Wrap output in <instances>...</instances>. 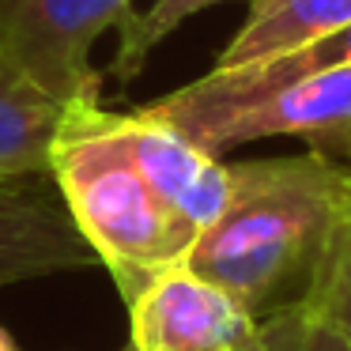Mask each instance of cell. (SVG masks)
Wrapping results in <instances>:
<instances>
[{"label": "cell", "mask_w": 351, "mask_h": 351, "mask_svg": "<svg viewBox=\"0 0 351 351\" xmlns=\"http://www.w3.org/2000/svg\"><path fill=\"white\" fill-rule=\"evenodd\" d=\"M310 306H321V310L351 336V204H348V215H343L340 238H336L325 287H321V295L313 298Z\"/></svg>", "instance_id": "cell-12"}, {"label": "cell", "mask_w": 351, "mask_h": 351, "mask_svg": "<svg viewBox=\"0 0 351 351\" xmlns=\"http://www.w3.org/2000/svg\"><path fill=\"white\" fill-rule=\"evenodd\" d=\"M132 12V0H0V46L57 102H99L91 49Z\"/></svg>", "instance_id": "cell-3"}, {"label": "cell", "mask_w": 351, "mask_h": 351, "mask_svg": "<svg viewBox=\"0 0 351 351\" xmlns=\"http://www.w3.org/2000/svg\"><path fill=\"white\" fill-rule=\"evenodd\" d=\"M167 125L212 155H227L242 144L268 136H298L313 144V140L351 129V64L283 84L234 106L170 117Z\"/></svg>", "instance_id": "cell-4"}, {"label": "cell", "mask_w": 351, "mask_h": 351, "mask_svg": "<svg viewBox=\"0 0 351 351\" xmlns=\"http://www.w3.org/2000/svg\"><path fill=\"white\" fill-rule=\"evenodd\" d=\"M125 306L132 351H238L261 328L227 287L189 265L159 272Z\"/></svg>", "instance_id": "cell-5"}, {"label": "cell", "mask_w": 351, "mask_h": 351, "mask_svg": "<svg viewBox=\"0 0 351 351\" xmlns=\"http://www.w3.org/2000/svg\"><path fill=\"white\" fill-rule=\"evenodd\" d=\"M348 64H351V23L295 49V53L268 57V61H253V64H234V69H212L208 76L193 80V84L178 87V91L162 95V99L147 102L140 110H147L159 121H170V117L200 114V110L234 106V102L268 95L283 84L321 76V72H332V69H348Z\"/></svg>", "instance_id": "cell-7"}, {"label": "cell", "mask_w": 351, "mask_h": 351, "mask_svg": "<svg viewBox=\"0 0 351 351\" xmlns=\"http://www.w3.org/2000/svg\"><path fill=\"white\" fill-rule=\"evenodd\" d=\"M351 23V0H253L250 19L227 42L215 69L283 57Z\"/></svg>", "instance_id": "cell-9"}, {"label": "cell", "mask_w": 351, "mask_h": 351, "mask_svg": "<svg viewBox=\"0 0 351 351\" xmlns=\"http://www.w3.org/2000/svg\"><path fill=\"white\" fill-rule=\"evenodd\" d=\"M121 351H132V348H121ZM238 351H272V348H268L265 332H261V328H257V336H253V340L245 343V348H238Z\"/></svg>", "instance_id": "cell-14"}, {"label": "cell", "mask_w": 351, "mask_h": 351, "mask_svg": "<svg viewBox=\"0 0 351 351\" xmlns=\"http://www.w3.org/2000/svg\"><path fill=\"white\" fill-rule=\"evenodd\" d=\"M99 265L49 174L0 178V287Z\"/></svg>", "instance_id": "cell-6"}, {"label": "cell", "mask_w": 351, "mask_h": 351, "mask_svg": "<svg viewBox=\"0 0 351 351\" xmlns=\"http://www.w3.org/2000/svg\"><path fill=\"white\" fill-rule=\"evenodd\" d=\"M49 178L125 302L185 265L230 193L219 155L144 110L114 114L102 102L64 106Z\"/></svg>", "instance_id": "cell-1"}, {"label": "cell", "mask_w": 351, "mask_h": 351, "mask_svg": "<svg viewBox=\"0 0 351 351\" xmlns=\"http://www.w3.org/2000/svg\"><path fill=\"white\" fill-rule=\"evenodd\" d=\"M261 332L272 351H351V336L321 306H298L265 317Z\"/></svg>", "instance_id": "cell-11"}, {"label": "cell", "mask_w": 351, "mask_h": 351, "mask_svg": "<svg viewBox=\"0 0 351 351\" xmlns=\"http://www.w3.org/2000/svg\"><path fill=\"white\" fill-rule=\"evenodd\" d=\"M0 351H19V343L12 340V336L4 332V328H0Z\"/></svg>", "instance_id": "cell-15"}, {"label": "cell", "mask_w": 351, "mask_h": 351, "mask_svg": "<svg viewBox=\"0 0 351 351\" xmlns=\"http://www.w3.org/2000/svg\"><path fill=\"white\" fill-rule=\"evenodd\" d=\"M215 4H230V0H152L144 12H132L121 27H117V49H114V64H110V76L117 84H132V80L144 72L147 57L185 23L197 12L215 8ZM253 4V0H245Z\"/></svg>", "instance_id": "cell-10"}, {"label": "cell", "mask_w": 351, "mask_h": 351, "mask_svg": "<svg viewBox=\"0 0 351 351\" xmlns=\"http://www.w3.org/2000/svg\"><path fill=\"white\" fill-rule=\"evenodd\" d=\"M306 147H313V152L328 155V159H336L340 167L351 170V129L332 132V136H325V140H313V144H306Z\"/></svg>", "instance_id": "cell-13"}, {"label": "cell", "mask_w": 351, "mask_h": 351, "mask_svg": "<svg viewBox=\"0 0 351 351\" xmlns=\"http://www.w3.org/2000/svg\"><path fill=\"white\" fill-rule=\"evenodd\" d=\"M61 117L64 102L34 84L23 64L0 46V178L49 174Z\"/></svg>", "instance_id": "cell-8"}, {"label": "cell", "mask_w": 351, "mask_h": 351, "mask_svg": "<svg viewBox=\"0 0 351 351\" xmlns=\"http://www.w3.org/2000/svg\"><path fill=\"white\" fill-rule=\"evenodd\" d=\"M227 204L200 230L185 265L227 287L257 325L310 306L325 287L351 204V170L313 147L227 162Z\"/></svg>", "instance_id": "cell-2"}]
</instances>
